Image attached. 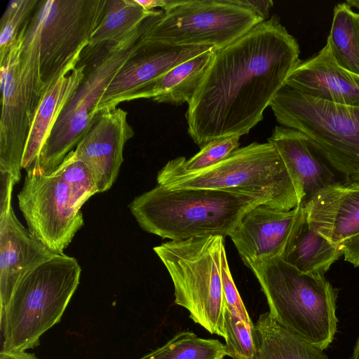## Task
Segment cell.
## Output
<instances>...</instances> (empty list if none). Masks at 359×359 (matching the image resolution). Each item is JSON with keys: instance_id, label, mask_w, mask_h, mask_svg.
Masks as SVG:
<instances>
[{"instance_id": "6da1fadb", "label": "cell", "mask_w": 359, "mask_h": 359, "mask_svg": "<svg viewBox=\"0 0 359 359\" xmlns=\"http://www.w3.org/2000/svg\"><path fill=\"white\" fill-rule=\"evenodd\" d=\"M296 39L273 15L219 49L188 103V133L200 147L247 135L302 62Z\"/></svg>"}, {"instance_id": "7a4b0ae2", "label": "cell", "mask_w": 359, "mask_h": 359, "mask_svg": "<svg viewBox=\"0 0 359 359\" xmlns=\"http://www.w3.org/2000/svg\"><path fill=\"white\" fill-rule=\"evenodd\" d=\"M107 0H40L24 29L20 68L39 98L76 67Z\"/></svg>"}, {"instance_id": "d6a6232c", "label": "cell", "mask_w": 359, "mask_h": 359, "mask_svg": "<svg viewBox=\"0 0 359 359\" xmlns=\"http://www.w3.org/2000/svg\"><path fill=\"white\" fill-rule=\"evenodd\" d=\"M137 2L145 10L151 11L155 8H161L163 11H166L177 4L180 0H136Z\"/></svg>"}, {"instance_id": "f1b7e54d", "label": "cell", "mask_w": 359, "mask_h": 359, "mask_svg": "<svg viewBox=\"0 0 359 359\" xmlns=\"http://www.w3.org/2000/svg\"><path fill=\"white\" fill-rule=\"evenodd\" d=\"M240 137L232 135L213 140L189 159L184 156L176 158L180 165L185 170L195 172L212 167L227 158L239 148Z\"/></svg>"}, {"instance_id": "603a6c76", "label": "cell", "mask_w": 359, "mask_h": 359, "mask_svg": "<svg viewBox=\"0 0 359 359\" xmlns=\"http://www.w3.org/2000/svg\"><path fill=\"white\" fill-rule=\"evenodd\" d=\"M255 327L257 359H330L323 350L279 324L269 311L259 316Z\"/></svg>"}, {"instance_id": "2e32d148", "label": "cell", "mask_w": 359, "mask_h": 359, "mask_svg": "<svg viewBox=\"0 0 359 359\" xmlns=\"http://www.w3.org/2000/svg\"><path fill=\"white\" fill-rule=\"evenodd\" d=\"M299 211V205L282 210L265 204L250 210L229 236L243 262L282 258Z\"/></svg>"}, {"instance_id": "4fadbf2b", "label": "cell", "mask_w": 359, "mask_h": 359, "mask_svg": "<svg viewBox=\"0 0 359 359\" xmlns=\"http://www.w3.org/2000/svg\"><path fill=\"white\" fill-rule=\"evenodd\" d=\"M127 116L118 107L97 111L74 149L98 193L112 187L123 162L124 146L135 135Z\"/></svg>"}, {"instance_id": "52a82bcc", "label": "cell", "mask_w": 359, "mask_h": 359, "mask_svg": "<svg viewBox=\"0 0 359 359\" xmlns=\"http://www.w3.org/2000/svg\"><path fill=\"white\" fill-rule=\"evenodd\" d=\"M149 21L150 17L139 29L119 42L83 49L78 63L84 66L83 79L62 109L34 168L27 172L50 175L76 148L97 113L107 86L128 59L144 44L143 36Z\"/></svg>"}, {"instance_id": "9c48e42d", "label": "cell", "mask_w": 359, "mask_h": 359, "mask_svg": "<svg viewBox=\"0 0 359 359\" xmlns=\"http://www.w3.org/2000/svg\"><path fill=\"white\" fill-rule=\"evenodd\" d=\"M224 238L208 236L169 241L154 248L174 285L175 303L208 332L225 339L222 276Z\"/></svg>"}, {"instance_id": "f546056e", "label": "cell", "mask_w": 359, "mask_h": 359, "mask_svg": "<svg viewBox=\"0 0 359 359\" xmlns=\"http://www.w3.org/2000/svg\"><path fill=\"white\" fill-rule=\"evenodd\" d=\"M222 276L226 308L231 312L236 313L247 324L254 325L255 324L252 321L234 283L229 267L225 249L223 250L222 256Z\"/></svg>"}, {"instance_id": "5bb4252c", "label": "cell", "mask_w": 359, "mask_h": 359, "mask_svg": "<svg viewBox=\"0 0 359 359\" xmlns=\"http://www.w3.org/2000/svg\"><path fill=\"white\" fill-rule=\"evenodd\" d=\"M212 47L171 46L144 43L115 75L97 111L135 100L138 93L175 66Z\"/></svg>"}, {"instance_id": "8fae6325", "label": "cell", "mask_w": 359, "mask_h": 359, "mask_svg": "<svg viewBox=\"0 0 359 359\" xmlns=\"http://www.w3.org/2000/svg\"><path fill=\"white\" fill-rule=\"evenodd\" d=\"M265 20L245 0H180L152 16L144 43L222 48Z\"/></svg>"}, {"instance_id": "30bf717a", "label": "cell", "mask_w": 359, "mask_h": 359, "mask_svg": "<svg viewBox=\"0 0 359 359\" xmlns=\"http://www.w3.org/2000/svg\"><path fill=\"white\" fill-rule=\"evenodd\" d=\"M280 126L304 133L344 182H359V107L284 86L269 106Z\"/></svg>"}, {"instance_id": "e575fe53", "label": "cell", "mask_w": 359, "mask_h": 359, "mask_svg": "<svg viewBox=\"0 0 359 359\" xmlns=\"http://www.w3.org/2000/svg\"><path fill=\"white\" fill-rule=\"evenodd\" d=\"M0 359H39L34 354L25 351H1Z\"/></svg>"}, {"instance_id": "7402d4cb", "label": "cell", "mask_w": 359, "mask_h": 359, "mask_svg": "<svg viewBox=\"0 0 359 359\" xmlns=\"http://www.w3.org/2000/svg\"><path fill=\"white\" fill-rule=\"evenodd\" d=\"M215 51L210 48L175 66L142 88L136 99L150 98L158 103H189L207 69Z\"/></svg>"}, {"instance_id": "ac0fdd59", "label": "cell", "mask_w": 359, "mask_h": 359, "mask_svg": "<svg viewBox=\"0 0 359 359\" xmlns=\"http://www.w3.org/2000/svg\"><path fill=\"white\" fill-rule=\"evenodd\" d=\"M285 85L327 102L359 107V76L337 63L327 43L316 55L302 61Z\"/></svg>"}, {"instance_id": "5b68a950", "label": "cell", "mask_w": 359, "mask_h": 359, "mask_svg": "<svg viewBox=\"0 0 359 359\" xmlns=\"http://www.w3.org/2000/svg\"><path fill=\"white\" fill-rule=\"evenodd\" d=\"M81 272L78 261L64 253L25 273L0 312L1 351L22 352L37 347L41 336L61 320Z\"/></svg>"}, {"instance_id": "e0dca14e", "label": "cell", "mask_w": 359, "mask_h": 359, "mask_svg": "<svg viewBox=\"0 0 359 359\" xmlns=\"http://www.w3.org/2000/svg\"><path fill=\"white\" fill-rule=\"evenodd\" d=\"M57 255L22 225L13 207L0 216V312L21 278Z\"/></svg>"}, {"instance_id": "d590c367", "label": "cell", "mask_w": 359, "mask_h": 359, "mask_svg": "<svg viewBox=\"0 0 359 359\" xmlns=\"http://www.w3.org/2000/svg\"><path fill=\"white\" fill-rule=\"evenodd\" d=\"M351 359H359V338L354 346Z\"/></svg>"}, {"instance_id": "8d00e7d4", "label": "cell", "mask_w": 359, "mask_h": 359, "mask_svg": "<svg viewBox=\"0 0 359 359\" xmlns=\"http://www.w3.org/2000/svg\"><path fill=\"white\" fill-rule=\"evenodd\" d=\"M345 3L351 8L352 7H354L359 10V0H348L346 1Z\"/></svg>"}, {"instance_id": "484cf974", "label": "cell", "mask_w": 359, "mask_h": 359, "mask_svg": "<svg viewBox=\"0 0 359 359\" xmlns=\"http://www.w3.org/2000/svg\"><path fill=\"white\" fill-rule=\"evenodd\" d=\"M225 356V344L218 339L201 338L192 332L183 331L140 359H224Z\"/></svg>"}, {"instance_id": "8992f818", "label": "cell", "mask_w": 359, "mask_h": 359, "mask_svg": "<svg viewBox=\"0 0 359 359\" xmlns=\"http://www.w3.org/2000/svg\"><path fill=\"white\" fill-rule=\"evenodd\" d=\"M271 316L282 326L324 351L337 330V291L325 276L306 273L275 258L250 264Z\"/></svg>"}, {"instance_id": "277c9868", "label": "cell", "mask_w": 359, "mask_h": 359, "mask_svg": "<svg viewBox=\"0 0 359 359\" xmlns=\"http://www.w3.org/2000/svg\"><path fill=\"white\" fill-rule=\"evenodd\" d=\"M156 180L170 189H208L259 197L278 210L299 206L286 167L268 142L238 148L219 163L195 172L184 170L175 158L158 171Z\"/></svg>"}, {"instance_id": "9a60e30c", "label": "cell", "mask_w": 359, "mask_h": 359, "mask_svg": "<svg viewBox=\"0 0 359 359\" xmlns=\"http://www.w3.org/2000/svg\"><path fill=\"white\" fill-rule=\"evenodd\" d=\"M282 158L299 201L304 208L323 189L344 180L302 132L277 126L268 138Z\"/></svg>"}, {"instance_id": "44dd1931", "label": "cell", "mask_w": 359, "mask_h": 359, "mask_svg": "<svg viewBox=\"0 0 359 359\" xmlns=\"http://www.w3.org/2000/svg\"><path fill=\"white\" fill-rule=\"evenodd\" d=\"M341 255L340 245L331 243L309 224L304 208L300 211L282 259L299 271L325 276Z\"/></svg>"}, {"instance_id": "d4e9b609", "label": "cell", "mask_w": 359, "mask_h": 359, "mask_svg": "<svg viewBox=\"0 0 359 359\" xmlns=\"http://www.w3.org/2000/svg\"><path fill=\"white\" fill-rule=\"evenodd\" d=\"M326 43L340 67L359 76V13L345 2L334 8Z\"/></svg>"}, {"instance_id": "3957f363", "label": "cell", "mask_w": 359, "mask_h": 359, "mask_svg": "<svg viewBox=\"0 0 359 359\" xmlns=\"http://www.w3.org/2000/svg\"><path fill=\"white\" fill-rule=\"evenodd\" d=\"M259 197L208 189H170L159 184L135 197L128 208L145 231L170 241L221 236L225 238Z\"/></svg>"}, {"instance_id": "1f68e13d", "label": "cell", "mask_w": 359, "mask_h": 359, "mask_svg": "<svg viewBox=\"0 0 359 359\" xmlns=\"http://www.w3.org/2000/svg\"><path fill=\"white\" fill-rule=\"evenodd\" d=\"M346 261L359 266V233L340 245Z\"/></svg>"}, {"instance_id": "cb8c5ba5", "label": "cell", "mask_w": 359, "mask_h": 359, "mask_svg": "<svg viewBox=\"0 0 359 359\" xmlns=\"http://www.w3.org/2000/svg\"><path fill=\"white\" fill-rule=\"evenodd\" d=\"M162 11H147L136 0H107L102 18L86 48L119 42L139 29L148 18Z\"/></svg>"}, {"instance_id": "ba28073f", "label": "cell", "mask_w": 359, "mask_h": 359, "mask_svg": "<svg viewBox=\"0 0 359 359\" xmlns=\"http://www.w3.org/2000/svg\"><path fill=\"white\" fill-rule=\"evenodd\" d=\"M97 193L74 149L50 175L27 172L18 194V205L31 233L62 255L84 224L82 205Z\"/></svg>"}, {"instance_id": "83f0119b", "label": "cell", "mask_w": 359, "mask_h": 359, "mask_svg": "<svg viewBox=\"0 0 359 359\" xmlns=\"http://www.w3.org/2000/svg\"><path fill=\"white\" fill-rule=\"evenodd\" d=\"M40 0H12L0 21V56L22 36Z\"/></svg>"}, {"instance_id": "7c38bea8", "label": "cell", "mask_w": 359, "mask_h": 359, "mask_svg": "<svg viewBox=\"0 0 359 359\" xmlns=\"http://www.w3.org/2000/svg\"><path fill=\"white\" fill-rule=\"evenodd\" d=\"M21 39L0 56V170L9 172L17 183L21 177L23 154L35 114L32 93L20 69Z\"/></svg>"}, {"instance_id": "4dcf8cb0", "label": "cell", "mask_w": 359, "mask_h": 359, "mask_svg": "<svg viewBox=\"0 0 359 359\" xmlns=\"http://www.w3.org/2000/svg\"><path fill=\"white\" fill-rule=\"evenodd\" d=\"M0 216L12 208L11 199L13 186L17 183L8 172L0 170Z\"/></svg>"}, {"instance_id": "836d02e7", "label": "cell", "mask_w": 359, "mask_h": 359, "mask_svg": "<svg viewBox=\"0 0 359 359\" xmlns=\"http://www.w3.org/2000/svg\"><path fill=\"white\" fill-rule=\"evenodd\" d=\"M247 4L259 13L264 20H267L273 1L269 0H245Z\"/></svg>"}, {"instance_id": "4316f807", "label": "cell", "mask_w": 359, "mask_h": 359, "mask_svg": "<svg viewBox=\"0 0 359 359\" xmlns=\"http://www.w3.org/2000/svg\"><path fill=\"white\" fill-rule=\"evenodd\" d=\"M224 325L226 355L233 359H257L259 339L255 325L247 324L226 308Z\"/></svg>"}, {"instance_id": "ffe728a7", "label": "cell", "mask_w": 359, "mask_h": 359, "mask_svg": "<svg viewBox=\"0 0 359 359\" xmlns=\"http://www.w3.org/2000/svg\"><path fill=\"white\" fill-rule=\"evenodd\" d=\"M84 77V66L77 65L62 76L44 95L32 120L25 146L22 168L29 172L34 168L41 149L64 106L79 87Z\"/></svg>"}, {"instance_id": "d6986e66", "label": "cell", "mask_w": 359, "mask_h": 359, "mask_svg": "<svg viewBox=\"0 0 359 359\" xmlns=\"http://www.w3.org/2000/svg\"><path fill=\"white\" fill-rule=\"evenodd\" d=\"M309 224L334 245L359 233V182L323 189L304 208Z\"/></svg>"}]
</instances>
